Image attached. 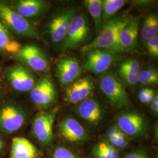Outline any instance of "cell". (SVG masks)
Listing matches in <instances>:
<instances>
[{
	"label": "cell",
	"mask_w": 158,
	"mask_h": 158,
	"mask_svg": "<svg viewBox=\"0 0 158 158\" xmlns=\"http://www.w3.org/2000/svg\"><path fill=\"white\" fill-rule=\"evenodd\" d=\"M139 23V17H130L128 23L119 34L116 53L130 52L135 49L138 43Z\"/></svg>",
	"instance_id": "cell-13"
},
{
	"label": "cell",
	"mask_w": 158,
	"mask_h": 158,
	"mask_svg": "<svg viewBox=\"0 0 158 158\" xmlns=\"http://www.w3.org/2000/svg\"><path fill=\"white\" fill-rule=\"evenodd\" d=\"M90 156L93 158H120V151L103 139L93 145Z\"/></svg>",
	"instance_id": "cell-22"
},
{
	"label": "cell",
	"mask_w": 158,
	"mask_h": 158,
	"mask_svg": "<svg viewBox=\"0 0 158 158\" xmlns=\"http://www.w3.org/2000/svg\"><path fill=\"white\" fill-rule=\"evenodd\" d=\"M4 146H5L4 142L1 138H0V154L3 151V150L4 149Z\"/></svg>",
	"instance_id": "cell-34"
},
{
	"label": "cell",
	"mask_w": 158,
	"mask_h": 158,
	"mask_svg": "<svg viewBox=\"0 0 158 158\" xmlns=\"http://www.w3.org/2000/svg\"><path fill=\"white\" fill-rule=\"evenodd\" d=\"M94 89L93 81L90 78H80L66 87L64 93L65 101L69 104H79L90 98Z\"/></svg>",
	"instance_id": "cell-17"
},
{
	"label": "cell",
	"mask_w": 158,
	"mask_h": 158,
	"mask_svg": "<svg viewBox=\"0 0 158 158\" xmlns=\"http://www.w3.org/2000/svg\"><path fill=\"white\" fill-rule=\"evenodd\" d=\"M59 107L56 106L49 110H43L36 114L32 123V132L35 139L43 147L52 144L54 136L53 127Z\"/></svg>",
	"instance_id": "cell-5"
},
{
	"label": "cell",
	"mask_w": 158,
	"mask_h": 158,
	"mask_svg": "<svg viewBox=\"0 0 158 158\" xmlns=\"http://www.w3.org/2000/svg\"><path fill=\"white\" fill-rule=\"evenodd\" d=\"M50 158H81L77 153L63 146H57L52 152Z\"/></svg>",
	"instance_id": "cell-28"
},
{
	"label": "cell",
	"mask_w": 158,
	"mask_h": 158,
	"mask_svg": "<svg viewBox=\"0 0 158 158\" xmlns=\"http://www.w3.org/2000/svg\"><path fill=\"white\" fill-rule=\"evenodd\" d=\"M151 112L154 116H158V96L156 94L153 100L150 104Z\"/></svg>",
	"instance_id": "cell-33"
},
{
	"label": "cell",
	"mask_w": 158,
	"mask_h": 158,
	"mask_svg": "<svg viewBox=\"0 0 158 158\" xmlns=\"http://www.w3.org/2000/svg\"><path fill=\"white\" fill-rule=\"evenodd\" d=\"M75 110L80 118L92 127H97L102 123L105 113L100 102L91 98L77 104Z\"/></svg>",
	"instance_id": "cell-16"
},
{
	"label": "cell",
	"mask_w": 158,
	"mask_h": 158,
	"mask_svg": "<svg viewBox=\"0 0 158 158\" xmlns=\"http://www.w3.org/2000/svg\"><path fill=\"white\" fill-rule=\"evenodd\" d=\"M21 17L28 20L40 17L48 11L49 3L43 0H19L7 4Z\"/></svg>",
	"instance_id": "cell-18"
},
{
	"label": "cell",
	"mask_w": 158,
	"mask_h": 158,
	"mask_svg": "<svg viewBox=\"0 0 158 158\" xmlns=\"http://www.w3.org/2000/svg\"><path fill=\"white\" fill-rule=\"evenodd\" d=\"M119 76L130 86H134L138 83V76L134 74L118 71Z\"/></svg>",
	"instance_id": "cell-32"
},
{
	"label": "cell",
	"mask_w": 158,
	"mask_h": 158,
	"mask_svg": "<svg viewBox=\"0 0 158 158\" xmlns=\"http://www.w3.org/2000/svg\"><path fill=\"white\" fill-rule=\"evenodd\" d=\"M21 47V44L10 34L6 26L0 21V51L17 55Z\"/></svg>",
	"instance_id": "cell-20"
},
{
	"label": "cell",
	"mask_w": 158,
	"mask_h": 158,
	"mask_svg": "<svg viewBox=\"0 0 158 158\" xmlns=\"http://www.w3.org/2000/svg\"><path fill=\"white\" fill-rule=\"evenodd\" d=\"M6 76L12 87L19 92L30 91L36 82L34 74L20 63L12 64L8 68Z\"/></svg>",
	"instance_id": "cell-12"
},
{
	"label": "cell",
	"mask_w": 158,
	"mask_h": 158,
	"mask_svg": "<svg viewBox=\"0 0 158 158\" xmlns=\"http://www.w3.org/2000/svg\"><path fill=\"white\" fill-rule=\"evenodd\" d=\"M1 87H0V96H1Z\"/></svg>",
	"instance_id": "cell-35"
},
{
	"label": "cell",
	"mask_w": 158,
	"mask_h": 158,
	"mask_svg": "<svg viewBox=\"0 0 158 158\" xmlns=\"http://www.w3.org/2000/svg\"><path fill=\"white\" fill-rule=\"evenodd\" d=\"M149 54L153 57L158 56V36L148 40L144 43Z\"/></svg>",
	"instance_id": "cell-31"
},
{
	"label": "cell",
	"mask_w": 158,
	"mask_h": 158,
	"mask_svg": "<svg viewBox=\"0 0 158 158\" xmlns=\"http://www.w3.org/2000/svg\"><path fill=\"white\" fill-rule=\"evenodd\" d=\"M56 74L60 85L68 87L79 79L81 68L76 59L73 57H62L57 61Z\"/></svg>",
	"instance_id": "cell-14"
},
{
	"label": "cell",
	"mask_w": 158,
	"mask_h": 158,
	"mask_svg": "<svg viewBox=\"0 0 158 158\" xmlns=\"http://www.w3.org/2000/svg\"><path fill=\"white\" fill-rule=\"evenodd\" d=\"M100 89L112 106L116 109L128 107L131 104L129 95L117 76L113 73H106L99 81Z\"/></svg>",
	"instance_id": "cell-3"
},
{
	"label": "cell",
	"mask_w": 158,
	"mask_h": 158,
	"mask_svg": "<svg viewBox=\"0 0 158 158\" xmlns=\"http://www.w3.org/2000/svg\"><path fill=\"white\" fill-rule=\"evenodd\" d=\"M56 90L51 77L45 76L39 79L30 91V98L34 104L40 109L46 110L56 101Z\"/></svg>",
	"instance_id": "cell-6"
},
{
	"label": "cell",
	"mask_w": 158,
	"mask_h": 158,
	"mask_svg": "<svg viewBox=\"0 0 158 158\" xmlns=\"http://www.w3.org/2000/svg\"><path fill=\"white\" fill-rule=\"evenodd\" d=\"M0 18L6 28L20 36L40 40L41 35L37 28L11 9L6 2L0 1Z\"/></svg>",
	"instance_id": "cell-2"
},
{
	"label": "cell",
	"mask_w": 158,
	"mask_h": 158,
	"mask_svg": "<svg viewBox=\"0 0 158 158\" xmlns=\"http://www.w3.org/2000/svg\"><path fill=\"white\" fill-rule=\"evenodd\" d=\"M11 158H40L38 149L28 139L15 137L12 141Z\"/></svg>",
	"instance_id": "cell-19"
},
{
	"label": "cell",
	"mask_w": 158,
	"mask_h": 158,
	"mask_svg": "<svg viewBox=\"0 0 158 158\" xmlns=\"http://www.w3.org/2000/svg\"><path fill=\"white\" fill-rule=\"evenodd\" d=\"M158 17L156 12H150L145 17L142 25L140 36L141 40L146 42L158 35Z\"/></svg>",
	"instance_id": "cell-21"
},
{
	"label": "cell",
	"mask_w": 158,
	"mask_h": 158,
	"mask_svg": "<svg viewBox=\"0 0 158 158\" xmlns=\"http://www.w3.org/2000/svg\"><path fill=\"white\" fill-rule=\"evenodd\" d=\"M16 55L21 61L36 72H45L49 70L48 57L40 47L34 44L22 46Z\"/></svg>",
	"instance_id": "cell-11"
},
{
	"label": "cell",
	"mask_w": 158,
	"mask_h": 158,
	"mask_svg": "<svg viewBox=\"0 0 158 158\" xmlns=\"http://www.w3.org/2000/svg\"><path fill=\"white\" fill-rule=\"evenodd\" d=\"M58 133L63 140L74 145L83 143L89 138L87 131L72 117H64L59 122Z\"/></svg>",
	"instance_id": "cell-10"
},
{
	"label": "cell",
	"mask_w": 158,
	"mask_h": 158,
	"mask_svg": "<svg viewBox=\"0 0 158 158\" xmlns=\"http://www.w3.org/2000/svg\"><path fill=\"white\" fill-rule=\"evenodd\" d=\"M85 53V59L83 68L97 76L106 73L116 60L115 53L105 49H92Z\"/></svg>",
	"instance_id": "cell-8"
},
{
	"label": "cell",
	"mask_w": 158,
	"mask_h": 158,
	"mask_svg": "<svg viewBox=\"0 0 158 158\" xmlns=\"http://www.w3.org/2000/svg\"><path fill=\"white\" fill-rule=\"evenodd\" d=\"M76 13V9L68 8L59 12L52 19L49 25V34L53 44H58L63 40Z\"/></svg>",
	"instance_id": "cell-15"
},
{
	"label": "cell",
	"mask_w": 158,
	"mask_h": 158,
	"mask_svg": "<svg viewBox=\"0 0 158 158\" xmlns=\"http://www.w3.org/2000/svg\"><path fill=\"white\" fill-rule=\"evenodd\" d=\"M102 0H85L84 4L94 21L96 31L100 32L102 27Z\"/></svg>",
	"instance_id": "cell-24"
},
{
	"label": "cell",
	"mask_w": 158,
	"mask_h": 158,
	"mask_svg": "<svg viewBox=\"0 0 158 158\" xmlns=\"http://www.w3.org/2000/svg\"><path fill=\"white\" fill-rule=\"evenodd\" d=\"M130 17L126 15L114 17L104 23L98 35L89 44L82 46L81 52L85 53L92 49H100L116 53L119 34L128 23Z\"/></svg>",
	"instance_id": "cell-1"
},
{
	"label": "cell",
	"mask_w": 158,
	"mask_h": 158,
	"mask_svg": "<svg viewBox=\"0 0 158 158\" xmlns=\"http://www.w3.org/2000/svg\"><path fill=\"white\" fill-rule=\"evenodd\" d=\"M123 158H152L151 154L143 148H139L127 153Z\"/></svg>",
	"instance_id": "cell-30"
},
{
	"label": "cell",
	"mask_w": 158,
	"mask_h": 158,
	"mask_svg": "<svg viewBox=\"0 0 158 158\" xmlns=\"http://www.w3.org/2000/svg\"><path fill=\"white\" fill-rule=\"evenodd\" d=\"M116 125L128 138H142L148 135L149 125L146 117L137 111H126L118 114Z\"/></svg>",
	"instance_id": "cell-4"
},
{
	"label": "cell",
	"mask_w": 158,
	"mask_h": 158,
	"mask_svg": "<svg viewBox=\"0 0 158 158\" xmlns=\"http://www.w3.org/2000/svg\"><path fill=\"white\" fill-rule=\"evenodd\" d=\"M156 96L154 90L149 87H143L138 93V97L140 102L146 105L151 104Z\"/></svg>",
	"instance_id": "cell-29"
},
{
	"label": "cell",
	"mask_w": 158,
	"mask_h": 158,
	"mask_svg": "<svg viewBox=\"0 0 158 158\" xmlns=\"http://www.w3.org/2000/svg\"><path fill=\"white\" fill-rule=\"evenodd\" d=\"M141 70L140 62L134 59L125 60L119 65L118 71L138 75Z\"/></svg>",
	"instance_id": "cell-27"
},
{
	"label": "cell",
	"mask_w": 158,
	"mask_h": 158,
	"mask_svg": "<svg viewBox=\"0 0 158 158\" xmlns=\"http://www.w3.org/2000/svg\"><path fill=\"white\" fill-rule=\"evenodd\" d=\"M128 2L125 0H104L102 1V21L105 23Z\"/></svg>",
	"instance_id": "cell-23"
},
{
	"label": "cell",
	"mask_w": 158,
	"mask_h": 158,
	"mask_svg": "<svg viewBox=\"0 0 158 158\" xmlns=\"http://www.w3.org/2000/svg\"><path fill=\"white\" fill-rule=\"evenodd\" d=\"M89 23L83 14L76 15L73 18L63 40V49L70 50L77 47L85 42L89 33Z\"/></svg>",
	"instance_id": "cell-9"
},
{
	"label": "cell",
	"mask_w": 158,
	"mask_h": 158,
	"mask_svg": "<svg viewBox=\"0 0 158 158\" xmlns=\"http://www.w3.org/2000/svg\"><path fill=\"white\" fill-rule=\"evenodd\" d=\"M130 138L125 134L122 131L118 135L114 138H110L107 139H104L108 142L113 147L115 148L119 151L123 150L127 148L130 145Z\"/></svg>",
	"instance_id": "cell-26"
},
{
	"label": "cell",
	"mask_w": 158,
	"mask_h": 158,
	"mask_svg": "<svg viewBox=\"0 0 158 158\" xmlns=\"http://www.w3.org/2000/svg\"><path fill=\"white\" fill-rule=\"evenodd\" d=\"M138 83L143 85H156L158 83L157 69L149 66L139 71L137 75Z\"/></svg>",
	"instance_id": "cell-25"
},
{
	"label": "cell",
	"mask_w": 158,
	"mask_h": 158,
	"mask_svg": "<svg viewBox=\"0 0 158 158\" xmlns=\"http://www.w3.org/2000/svg\"><path fill=\"white\" fill-rule=\"evenodd\" d=\"M27 119L23 108L14 103H8L0 108V131L12 134L20 130Z\"/></svg>",
	"instance_id": "cell-7"
}]
</instances>
